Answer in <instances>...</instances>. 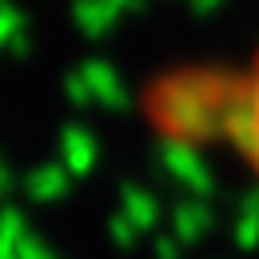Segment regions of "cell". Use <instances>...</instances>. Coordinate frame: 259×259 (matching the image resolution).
<instances>
[{
    "instance_id": "6da1fadb",
    "label": "cell",
    "mask_w": 259,
    "mask_h": 259,
    "mask_svg": "<svg viewBox=\"0 0 259 259\" xmlns=\"http://www.w3.org/2000/svg\"><path fill=\"white\" fill-rule=\"evenodd\" d=\"M132 112L156 148L227 163L259 192V44L152 68Z\"/></svg>"
}]
</instances>
